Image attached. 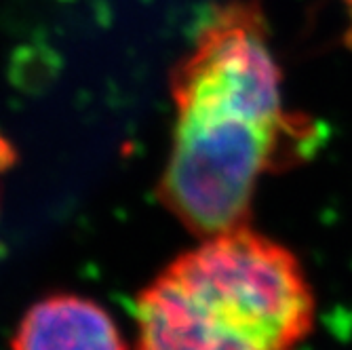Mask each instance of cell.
Masks as SVG:
<instances>
[{
	"instance_id": "cell-1",
	"label": "cell",
	"mask_w": 352,
	"mask_h": 350,
	"mask_svg": "<svg viewBox=\"0 0 352 350\" xmlns=\"http://www.w3.org/2000/svg\"><path fill=\"white\" fill-rule=\"evenodd\" d=\"M169 89L175 122L158 195L199 237L249 224L262 179L316 150L314 120L285 106L255 0H228L203 19Z\"/></svg>"
},
{
	"instance_id": "cell-2",
	"label": "cell",
	"mask_w": 352,
	"mask_h": 350,
	"mask_svg": "<svg viewBox=\"0 0 352 350\" xmlns=\"http://www.w3.org/2000/svg\"><path fill=\"white\" fill-rule=\"evenodd\" d=\"M316 321L296 253L249 224L201 237L135 300V350H300Z\"/></svg>"
},
{
	"instance_id": "cell-3",
	"label": "cell",
	"mask_w": 352,
	"mask_h": 350,
	"mask_svg": "<svg viewBox=\"0 0 352 350\" xmlns=\"http://www.w3.org/2000/svg\"><path fill=\"white\" fill-rule=\"evenodd\" d=\"M13 350H129L110 312L85 296L53 294L32 304Z\"/></svg>"
}]
</instances>
